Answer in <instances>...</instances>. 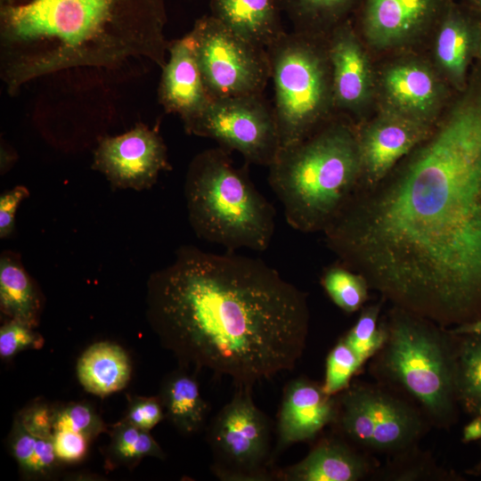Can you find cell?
I'll return each instance as SVG.
<instances>
[{"label": "cell", "instance_id": "obj_1", "mask_svg": "<svg viewBox=\"0 0 481 481\" xmlns=\"http://www.w3.org/2000/svg\"><path fill=\"white\" fill-rule=\"evenodd\" d=\"M393 306L444 328L481 316V105L460 107L395 175L357 187L322 231Z\"/></svg>", "mask_w": 481, "mask_h": 481}, {"label": "cell", "instance_id": "obj_2", "mask_svg": "<svg viewBox=\"0 0 481 481\" xmlns=\"http://www.w3.org/2000/svg\"><path fill=\"white\" fill-rule=\"evenodd\" d=\"M146 317L183 366L253 387L291 371L309 330L306 294L263 260L179 247L147 281Z\"/></svg>", "mask_w": 481, "mask_h": 481}, {"label": "cell", "instance_id": "obj_3", "mask_svg": "<svg viewBox=\"0 0 481 481\" xmlns=\"http://www.w3.org/2000/svg\"><path fill=\"white\" fill-rule=\"evenodd\" d=\"M165 0H0V77L103 86L162 69Z\"/></svg>", "mask_w": 481, "mask_h": 481}, {"label": "cell", "instance_id": "obj_4", "mask_svg": "<svg viewBox=\"0 0 481 481\" xmlns=\"http://www.w3.org/2000/svg\"><path fill=\"white\" fill-rule=\"evenodd\" d=\"M268 168L288 224L322 232L360 183L358 140L345 127H330L280 151Z\"/></svg>", "mask_w": 481, "mask_h": 481}, {"label": "cell", "instance_id": "obj_5", "mask_svg": "<svg viewBox=\"0 0 481 481\" xmlns=\"http://www.w3.org/2000/svg\"><path fill=\"white\" fill-rule=\"evenodd\" d=\"M226 151H203L189 164L184 183L189 223L200 239L227 250L264 251L274 234L275 209Z\"/></svg>", "mask_w": 481, "mask_h": 481}, {"label": "cell", "instance_id": "obj_6", "mask_svg": "<svg viewBox=\"0 0 481 481\" xmlns=\"http://www.w3.org/2000/svg\"><path fill=\"white\" fill-rule=\"evenodd\" d=\"M387 337L372 370L385 384L404 392L440 428L458 420L456 338L447 328L394 306Z\"/></svg>", "mask_w": 481, "mask_h": 481}, {"label": "cell", "instance_id": "obj_7", "mask_svg": "<svg viewBox=\"0 0 481 481\" xmlns=\"http://www.w3.org/2000/svg\"><path fill=\"white\" fill-rule=\"evenodd\" d=\"M341 437L365 452L392 456L417 445L428 422L420 409L383 385L353 383L337 395Z\"/></svg>", "mask_w": 481, "mask_h": 481}, {"label": "cell", "instance_id": "obj_8", "mask_svg": "<svg viewBox=\"0 0 481 481\" xmlns=\"http://www.w3.org/2000/svg\"><path fill=\"white\" fill-rule=\"evenodd\" d=\"M281 150L311 135L327 101L323 60L299 34H284L267 49Z\"/></svg>", "mask_w": 481, "mask_h": 481}, {"label": "cell", "instance_id": "obj_9", "mask_svg": "<svg viewBox=\"0 0 481 481\" xmlns=\"http://www.w3.org/2000/svg\"><path fill=\"white\" fill-rule=\"evenodd\" d=\"M251 387H237L208 432L212 471L222 480H270L271 423L255 404Z\"/></svg>", "mask_w": 481, "mask_h": 481}, {"label": "cell", "instance_id": "obj_10", "mask_svg": "<svg viewBox=\"0 0 481 481\" xmlns=\"http://www.w3.org/2000/svg\"><path fill=\"white\" fill-rule=\"evenodd\" d=\"M200 70L211 99L261 95L271 77L269 54L214 16L190 31Z\"/></svg>", "mask_w": 481, "mask_h": 481}, {"label": "cell", "instance_id": "obj_11", "mask_svg": "<svg viewBox=\"0 0 481 481\" xmlns=\"http://www.w3.org/2000/svg\"><path fill=\"white\" fill-rule=\"evenodd\" d=\"M183 123L188 134L216 140L222 148L240 152L248 163L269 167L281 150L273 110L261 95L210 99Z\"/></svg>", "mask_w": 481, "mask_h": 481}, {"label": "cell", "instance_id": "obj_12", "mask_svg": "<svg viewBox=\"0 0 481 481\" xmlns=\"http://www.w3.org/2000/svg\"><path fill=\"white\" fill-rule=\"evenodd\" d=\"M92 167L102 173L113 188L143 191L151 188L170 165L159 134L138 123L121 135L101 138Z\"/></svg>", "mask_w": 481, "mask_h": 481}, {"label": "cell", "instance_id": "obj_13", "mask_svg": "<svg viewBox=\"0 0 481 481\" xmlns=\"http://www.w3.org/2000/svg\"><path fill=\"white\" fill-rule=\"evenodd\" d=\"M337 395L307 378L290 380L285 387L278 415V450L314 439L337 415Z\"/></svg>", "mask_w": 481, "mask_h": 481}, {"label": "cell", "instance_id": "obj_14", "mask_svg": "<svg viewBox=\"0 0 481 481\" xmlns=\"http://www.w3.org/2000/svg\"><path fill=\"white\" fill-rule=\"evenodd\" d=\"M379 465L340 436L322 438L300 461L277 470L283 481H359L373 477Z\"/></svg>", "mask_w": 481, "mask_h": 481}, {"label": "cell", "instance_id": "obj_15", "mask_svg": "<svg viewBox=\"0 0 481 481\" xmlns=\"http://www.w3.org/2000/svg\"><path fill=\"white\" fill-rule=\"evenodd\" d=\"M167 53L168 59L161 69L159 102L167 112L185 120L198 114L211 98L200 70L192 34L169 42Z\"/></svg>", "mask_w": 481, "mask_h": 481}, {"label": "cell", "instance_id": "obj_16", "mask_svg": "<svg viewBox=\"0 0 481 481\" xmlns=\"http://www.w3.org/2000/svg\"><path fill=\"white\" fill-rule=\"evenodd\" d=\"M426 134L417 121L393 118L378 122L358 140L362 175L358 187L382 180Z\"/></svg>", "mask_w": 481, "mask_h": 481}, {"label": "cell", "instance_id": "obj_17", "mask_svg": "<svg viewBox=\"0 0 481 481\" xmlns=\"http://www.w3.org/2000/svg\"><path fill=\"white\" fill-rule=\"evenodd\" d=\"M210 5L212 16L266 50L285 34L280 0H211Z\"/></svg>", "mask_w": 481, "mask_h": 481}, {"label": "cell", "instance_id": "obj_18", "mask_svg": "<svg viewBox=\"0 0 481 481\" xmlns=\"http://www.w3.org/2000/svg\"><path fill=\"white\" fill-rule=\"evenodd\" d=\"M81 386L88 393L107 396L124 389L131 379L132 364L126 351L111 341L92 344L76 366Z\"/></svg>", "mask_w": 481, "mask_h": 481}, {"label": "cell", "instance_id": "obj_19", "mask_svg": "<svg viewBox=\"0 0 481 481\" xmlns=\"http://www.w3.org/2000/svg\"><path fill=\"white\" fill-rule=\"evenodd\" d=\"M44 298L24 267L20 255L4 250L0 255V310L8 319L32 328L38 326Z\"/></svg>", "mask_w": 481, "mask_h": 481}, {"label": "cell", "instance_id": "obj_20", "mask_svg": "<svg viewBox=\"0 0 481 481\" xmlns=\"http://www.w3.org/2000/svg\"><path fill=\"white\" fill-rule=\"evenodd\" d=\"M436 6V0H367L366 33L381 44L403 38L420 28Z\"/></svg>", "mask_w": 481, "mask_h": 481}, {"label": "cell", "instance_id": "obj_21", "mask_svg": "<svg viewBox=\"0 0 481 481\" xmlns=\"http://www.w3.org/2000/svg\"><path fill=\"white\" fill-rule=\"evenodd\" d=\"M333 97L344 107H355L364 98L368 67L364 54L347 30H340L330 45Z\"/></svg>", "mask_w": 481, "mask_h": 481}, {"label": "cell", "instance_id": "obj_22", "mask_svg": "<svg viewBox=\"0 0 481 481\" xmlns=\"http://www.w3.org/2000/svg\"><path fill=\"white\" fill-rule=\"evenodd\" d=\"M165 417L183 435L198 432L204 425L208 406L199 383L186 371H175L164 379L159 395Z\"/></svg>", "mask_w": 481, "mask_h": 481}, {"label": "cell", "instance_id": "obj_23", "mask_svg": "<svg viewBox=\"0 0 481 481\" xmlns=\"http://www.w3.org/2000/svg\"><path fill=\"white\" fill-rule=\"evenodd\" d=\"M454 336L455 385L459 406L470 417L481 416V336Z\"/></svg>", "mask_w": 481, "mask_h": 481}, {"label": "cell", "instance_id": "obj_24", "mask_svg": "<svg viewBox=\"0 0 481 481\" xmlns=\"http://www.w3.org/2000/svg\"><path fill=\"white\" fill-rule=\"evenodd\" d=\"M12 456L25 478L46 479L61 465L51 438H41L28 432L15 418L8 437Z\"/></svg>", "mask_w": 481, "mask_h": 481}, {"label": "cell", "instance_id": "obj_25", "mask_svg": "<svg viewBox=\"0 0 481 481\" xmlns=\"http://www.w3.org/2000/svg\"><path fill=\"white\" fill-rule=\"evenodd\" d=\"M106 457L110 467L132 469L145 457L166 459V453L150 431L121 420L112 426Z\"/></svg>", "mask_w": 481, "mask_h": 481}, {"label": "cell", "instance_id": "obj_26", "mask_svg": "<svg viewBox=\"0 0 481 481\" xmlns=\"http://www.w3.org/2000/svg\"><path fill=\"white\" fill-rule=\"evenodd\" d=\"M385 84L391 98L404 108L424 110L435 96L433 77L418 66L402 65L389 69Z\"/></svg>", "mask_w": 481, "mask_h": 481}, {"label": "cell", "instance_id": "obj_27", "mask_svg": "<svg viewBox=\"0 0 481 481\" xmlns=\"http://www.w3.org/2000/svg\"><path fill=\"white\" fill-rule=\"evenodd\" d=\"M321 284L331 301L347 314L361 309L368 299L366 279L340 262L324 270Z\"/></svg>", "mask_w": 481, "mask_h": 481}, {"label": "cell", "instance_id": "obj_28", "mask_svg": "<svg viewBox=\"0 0 481 481\" xmlns=\"http://www.w3.org/2000/svg\"><path fill=\"white\" fill-rule=\"evenodd\" d=\"M417 445L395 454L389 463L378 468L373 477L383 480H461L453 472H448L438 467L434 460L421 452H417Z\"/></svg>", "mask_w": 481, "mask_h": 481}, {"label": "cell", "instance_id": "obj_29", "mask_svg": "<svg viewBox=\"0 0 481 481\" xmlns=\"http://www.w3.org/2000/svg\"><path fill=\"white\" fill-rule=\"evenodd\" d=\"M469 47L466 21L457 13L447 15L438 33L436 54L441 64L455 77L464 75Z\"/></svg>", "mask_w": 481, "mask_h": 481}, {"label": "cell", "instance_id": "obj_30", "mask_svg": "<svg viewBox=\"0 0 481 481\" xmlns=\"http://www.w3.org/2000/svg\"><path fill=\"white\" fill-rule=\"evenodd\" d=\"M380 308V303L364 307L354 326L342 337L363 364L377 354L387 337L385 322L379 323Z\"/></svg>", "mask_w": 481, "mask_h": 481}, {"label": "cell", "instance_id": "obj_31", "mask_svg": "<svg viewBox=\"0 0 481 481\" xmlns=\"http://www.w3.org/2000/svg\"><path fill=\"white\" fill-rule=\"evenodd\" d=\"M54 430L74 432L92 441L100 434L108 432V427L91 404L71 402L55 406Z\"/></svg>", "mask_w": 481, "mask_h": 481}, {"label": "cell", "instance_id": "obj_32", "mask_svg": "<svg viewBox=\"0 0 481 481\" xmlns=\"http://www.w3.org/2000/svg\"><path fill=\"white\" fill-rule=\"evenodd\" d=\"M363 363L341 338L326 358L324 381L325 393L335 395L346 388Z\"/></svg>", "mask_w": 481, "mask_h": 481}, {"label": "cell", "instance_id": "obj_33", "mask_svg": "<svg viewBox=\"0 0 481 481\" xmlns=\"http://www.w3.org/2000/svg\"><path fill=\"white\" fill-rule=\"evenodd\" d=\"M281 9L295 23L319 22L341 15L354 0H280Z\"/></svg>", "mask_w": 481, "mask_h": 481}, {"label": "cell", "instance_id": "obj_34", "mask_svg": "<svg viewBox=\"0 0 481 481\" xmlns=\"http://www.w3.org/2000/svg\"><path fill=\"white\" fill-rule=\"evenodd\" d=\"M44 343L43 337L34 328L17 320L9 319L0 328V357L3 360H11L27 349H39Z\"/></svg>", "mask_w": 481, "mask_h": 481}, {"label": "cell", "instance_id": "obj_35", "mask_svg": "<svg viewBox=\"0 0 481 481\" xmlns=\"http://www.w3.org/2000/svg\"><path fill=\"white\" fill-rule=\"evenodd\" d=\"M164 418L165 412L159 396H133L129 399L122 420L150 431Z\"/></svg>", "mask_w": 481, "mask_h": 481}, {"label": "cell", "instance_id": "obj_36", "mask_svg": "<svg viewBox=\"0 0 481 481\" xmlns=\"http://www.w3.org/2000/svg\"><path fill=\"white\" fill-rule=\"evenodd\" d=\"M55 405L36 401L21 409L16 415L20 425L30 434L51 438L53 433Z\"/></svg>", "mask_w": 481, "mask_h": 481}, {"label": "cell", "instance_id": "obj_37", "mask_svg": "<svg viewBox=\"0 0 481 481\" xmlns=\"http://www.w3.org/2000/svg\"><path fill=\"white\" fill-rule=\"evenodd\" d=\"M52 441L56 457L61 465L81 462L87 455L91 442L85 436L67 430H54Z\"/></svg>", "mask_w": 481, "mask_h": 481}, {"label": "cell", "instance_id": "obj_38", "mask_svg": "<svg viewBox=\"0 0 481 481\" xmlns=\"http://www.w3.org/2000/svg\"><path fill=\"white\" fill-rule=\"evenodd\" d=\"M29 196L28 188L16 185L0 195V238H9L15 228V214L20 204Z\"/></svg>", "mask_w": 481, "mask_h": 481}, {"label": "cell", "instance_id": "obj_39", "mask_svg": "<svg viewBox=\"0 0 481 481\" xmlns=\"http://www.w3.org/2000/svg\"><path fill=\"white\" fill-rule=\"evenodd\" d=\"M461 435V442L464 444L481 442V416L471 417L464 426Z\"/></svg>", "mask_w": 481, "mask_h": 481}, {"label": "cell", "instance_id": "obj_40", "mask_svg": "<svg viewBox=\"0 0 481 481\" xmlns=\"http://www.w3.org/2000/svg\"><path fill=\"white\" fill-rule=\"evenodd\" d=\"M454 335L474 334L481 336V316L470 322L448 329Z\"/></svg>", "mask_w": 481, "mask_h": 481}, {"label": "cell", "instance_id": "obj_41", "mask_svg": "<svg viewBox=\"0 0 481 481\" xmlns=\"http://www.w3.org/2000/svg\"><path fill=\"white\" fill-rule=\"evenodd\" d=\"M14 160L12 159L11 149L1 146V174H4L12 167Z\"/></svg>", "mask_w": 481, "mask_h": 481}, {"label": "cell", "instance_id": "obj_42", "mask_svg": "<svg viewBox=\"0 0 481 481\" xmlns=\"http://www.w3.org/2000/svg\"><path fill=\"white\" fill-rule=\"evenodd\" d=\"M465 472L469 476L481 477V452L478 460Z\"/></svg>", "mask_w": 481, "mask_h": 481}, {"label": "cell", "instance_id": "obj_43", "mask_svg": "<svg viewBox=\"0 0 481 481\" xmlns=\"http://www.w3.org/2000/svg\"><path fill=\"white\" fill-rule=\"evenodd\" d=\"M475 4L478 5V6H481V0H472Z\"/></svg>", "mask_w": 481, "mask_h": 481}, {"label": "cell", "instance_id": "obj_44", "mask_svg": "<svg viewBox=\"0 0 481 481\" xmlns=\"http://www.w3.org/2000/svg\"><path fill=\"white\" fill-rule=\"evenodd\" d=\"M480 51H481V41H480Z\"/></svg>", "mask_w": 481, "mask_h": 481}]
</instances>
